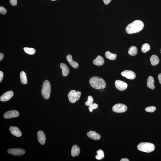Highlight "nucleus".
I'll use <instances>...</instances> for the list:
<instances>
[{
	"mask_svg": "<svg viewBox=\"0 0 161 161\" xmlns=\"http://www.w3.org/2000/svg\"><path fill=\"white\" fill-rule=\"evenodd\" d=\"M144 27V24L142 21L135 20L127 26L126 31L129 34L136 33L141 31Z\"/></svg>",
	"mask_w": 161,
	"mask_h": 161,
	"instance_id": "nucleus-1",
	"label": "nucleus"
},
{
	"mask_svg": "<svg viewBox=\"0 0 161 161\" xmlns=\"http://www.w3.org/2000/svg\"><path fill=\"white\" fill-rule=\"evenodd\" d=\"M89 83L94 88L97 89H105L106 84L105 81L102 78L98 76H93L89 80Z\"/></svg>",
	"mask_w": 161,
	"mask_h": 161,
	"instance_id": "nucleus-2",
	"label": "nucleus"
},
{
	"mask_svg": "<svg viewBox=\"0 0 161 161\" xmlns=\"http://www.w3.org/2000/svg\"><path fill=\"white\" fill-rule=\"evenodd\" d=\"M137 148L141 152L150 153L154 150L155 147L154 145L152 143L141 142L138 144Z\"/></svg>",
	"mask_w": 161,
	"mask_h": 161,
	"instance_id": "nucleus-3",
	"label": "nucleus"
},
{
	"mask_svg": "<svg viewBox=\"0 0 161 161\" xmlns=\"http://www.w3.org/2000/svg\"><path fill=\"white\" fill-rule=\"evenodd\" d=\"M51 92V84L48 80H45L43 83L41 91L42 95L44 98L46 100L49 99Z\"/></svg>",
	"mask_w": 161,
	"mask_h": 161,
	"instance_id": "nucleus-4",
	"label": "nucleus"
},
{
	"mask_svg": "<svg viewBox=\"0 0 161 161\" xmlns=\"http://www.w3.org/2000/svg\"><path fill=\"white\" fill-rule=\"evenodd\" d=\"M81 95V92H76L75 90H72L70 91L68 96L69 101L71 103H74L79 100Z\"/></svg>",
	"mask_w": 161,
	"mask_h": 161,
	"instance_id": "nucleus-5",
	"label": "nucleus"
},
{
	"mask_svg": "<svg viewBox=\"0 0 161 161\" xmlns=\"http://www.w3.org/2000/svg\"><path fill=\"white\" fill-rule=\"evenodd\" d=\"M127 107L126 105L121 103L115 104L112 108L113 111L116 113H123L127 111Z\"/></svg>",
	"mask_w": 161,
	"mask_h": 161,
	"instance_id": "nucleus-6",
	"label": "nucleus"
},
{
	"mask_svg": "<svg viewBox=\"0 0 161 161\" xmlns=\"http://www.w3.org/2000/svg\"><path fill=\"white\" fill-rule=\"evenodd\" d=\"M115 86L117 89L121 91L126 90L128 87V84L126 83L119 80L115 81Z\"/></svg>",
	"mask_w": 161,
	"mask_h": 161,
	"instance_id": "nucleus-7",
	"label": "nucleus"
},
{
	"mask_svg": "<svg viewBox=\"0 0 161 161\" xmlns=\"http://www.w3.org/2000/svg\"><path fill=\"white\" fill-rule=\"evenodd\" d=\"M8 153L16 156H21L25 153V151L21 149H11L7 151Z\"/></svg>",
	"mask_w": 161,
	"mask_h": 161,
	"instance_id": "nucleus-8",
	"label": "nucleus"
},
{
	"mask_svg": "<svg viewBox=\"0 0 161 161\" xmlns=\"http://www.w3.org/2000/svg\"><path fill=\"white\" fill-rule=\"evenodd\" d=\"M19 112L15 110H10L7 111L4 115V118L6 119H10L17 117L19 116Z\"/></svg>",
	"mask_w": 161,
	"mask_h": 161,
	"instance_id": "nucleus-9",
	"label": "nucleus"
},
{
	"mask_svg": "<svg viewBox=\"0 0 161 161\" xmlns=\"http://www.w3.org/2000/svg\"><path fill=\"white\" fill-rule=\"evenodd\" d=\"M121 75L126 78L131 80L134 79L136 77V74L134 72L127 70L123 71Z\"/></svg>",
	"mask_w": 161,
	"mask_h": 161,
	"instance_id": "nucleus-10",
	"label": "nucleus"
},
{
	"mask_svg": "<svg viewBox=\"0 0 161 161\" xmlns=\"http://www.w3.org/2000/svg\"><path fill=\"white\" fill-rule=\"evenodd\" d=\"M14 95V92L12 91H9L5 93L0 98V100L6 102L9 100Z\"/></svg>",
	"mask_w": 161,
	"mask_h": 161,
	"instance_id": "nucleus-11",
	"label": "nucleus"
},
{
	"mask_svg": "<svg viewBox=\"0 0 161 161\" xmlns=\"http://www.w3.org/2000/svg\"><path fill=\"white\" fill-rule=\"evenodd\" d=\"M38 141L42 145L45 144L46 141V136L44 133L42 131H39L37 133Z\"/></svg>",
	"mask_w": 161,
	"mask_h": 161,
	"instance_id": "nucleus-12",
	"label": "nucleus"
},
{
	"mask_svg": "<svg viewBox=\"0 0 161 161\" xmlns=\"http://www.w3.org/2000/svg\"><path fill=\"white\" fill-rule=\"evenodd\" d=\"M87 136L90 139L95 140H99L101 138L100 135L95 131H89L87 133Z\"/></svg>",
	"mask_w": 161,
	"mask_h": 161,
	"instance_id": "nucleus-13",
	"label": "nucleus"
},
{
	"mask_svg": "<svg viewBox=\"0 0 161 161\" xmlns=\"http://www.w3.org/2000/svg\"><path fill=\"white\" fill-rule=\"evenodd\" d=\"M10 131L11 134L17 137H20L22 135L21 131L17 127L11 126L9 129Z\"/></svg>",
	"mask_w": 161,
	"mask_h": 161,
	"instance_id": "nucleus-14",
	"label": "nucleus"
},
{
	"mask_svg": "<svg viewBox=\"0 0 161 161\" xmlns=\"http://www.w3.org/2000/svg\"><path fill=\"white\" fill-rule=\"evenodd\" d=\"M66 59L68 63L72 67L74 68H77L79 67L78 63L76 61H73L72 57L71 54H69L66 56Z\"/></svg>",
	"mask_w": 161,
	"mask_h": 161,
	"instance_id": "nucleus-15",
	"label": "nucleus"
},
{
	"mask_svg": "<svg viewBox=\"0 0 161 161\" xmlns=\"http://www.w3.org/2000/svg\"><path fill=\"white\" fill-rule=\"evenodd\" d=\"M80 149L78 146L76 145L73 146L71 150V155L73 157L77 156L79 155Z\"/></svg>",
	"mask_w": 161,
	"mask_h": 161,
	"instance_id": "nucleus-16",
	"label": "nucleus"
},
{
	"mask_svg": "<svg viewBox=\"0 0 161 161\" xmlns=\"http://www.w3.org/2000/svg\"><path fill=\"white\" fill-rule=\"evenodd\" d=\"M60 67L62 70L63 76L65 77L67 76L70 73L69 69L67 65L64 63H61L60 65Z\"/></svg>",
	"mask_w": 161,
	"mask_h": 161,
	"instance_id": "nucleus-17",
	"label": "nucleus"
},
{
	"mask_svg": "<svg viewBox=\"0 0 161 161\" xmlns=\"http://www.w3.org/2000/svg\"><path fill=\"white\" fill-rule=\"evenodd\" d=\"M93 64L97 66H101L105 63L103 58L100 55H98L97 57L93 61Z\"/></svg>",
	"mask_w": 161,
	"mask_h": 161,
	"instance_id": "nucleus-18",
	"label": "nucleus"
},
{
	"mask_svg": "<svg viewBox=\"0 0 161 161\" xmlns=\"http://www.w3.org/2000/svg\"><path fill=\"white\" fill-rule=\"evenodd\" d=\"M154 79L152 76H149L147 79V86L151 89H154L155 88L154 85Z\"/></svg>",
	"mask_w": 161,
	"mask_h": 161,
	"instance_id": "nucleus-19",
	"label": "nucleus"
},
{
	"mask_svg": "<svg viewBox=\"0 0 161 161\" xmlns=\"http://www.w3.org/2000/svg\"><path fill=\"white\" fill-rule=\"evenodd\" d=\"M150 61L151 64L153 66L158 64L160 61L158 56L155 55H153L151 57Z\"/></svg>",
	"mask_w": 161,
	"mask_h": 161,
	"instance_id": "nucleus-20",
	"label": "nucleus"
},
{
	"mask_svg": "<svg viewBox=\"0 0 161 161\" xmlns=\"http://www.w3.org/2000/svg\"><path fill=\"white\" fill-rule=\"evenodd\" d=\"M105 56L108 59L111 60H114L116 59L117 55L115 54L111 53L109 51H107L105 53Z\"/></svg>",
	"mask_w": 161,
	"mask_h": 161,
	"instance_id": "nucleus-21",
	"label": "nucleus"
},
{
	"mask_svg": "<svg viewBox=\"0 0 161 161\" xmlns=\"http://www.w3.org/2000/svg\"><path fill=\"white\" fill-rule=\"evenodd\" d=\"M20 78L21 82L22 84H26L27 83V80L26 74L24 71H22L20 73Z\"/></svg>",
	"mask_w": 161,
	"mask_h": 161,
	"instance_id": "nucleus-22",
	"label": "nucleus"
},
{
	"mask_svg": "<svg viewBox=\"0 0 161 161\" xmlns=\"http://www.w3.org/2000/svg\"><path fill=\"white\" fill-rule=\"evenodd\" d=\"M137 48L135 46H131L129 48L128 53L131 56H136L138 53Z\"/></svg>",
	"mask_w": 161,
	"mask_h": 161,
	"instance_id": "nucleus-23",
	"label": "nucleus"
},
{
	"mask_svg": "<svg viewBox=\"0 0 161 161\" xmlns=\"http://www.w3.org/2000/svg\"><path fill=\"white\" fill-rule=\"evenodd\" d=\"M97 154L95 158L97 160H102L104 157V153L103 151L101 149H100L97 151Z\"/></svg>",
	"mask_w": 161,
	"mask_h": 161,
	"instance_id": "nucleus-24",
	"label": "nucleus"
},
{
	"mask_svg": "<svg viewBox=\"0 0 161 161\" xmlns=\"http://www.w3.org/2000/svg\"><path fill=\"white\" fill-rule=\"evenodd\" d=\"M150 47L148 44L144 43L142 45L141 51L143 53H145L150 50Z\"/></svg>",
	"mask_w": 161,
	"mask_h": 161,
	"instance_id": "nucleus-25",
	"label": "nucleus"
},
{
	"mask_svg": "<svg viewBox=\"0 0 161 161\" xmlns=\"http://www.w3.org/2000/svg\"><path fill=\"white\" fill-rule=\"evenodd\" d=\"M24 50L26 53L29 55H34L36 52L35 50L33 48L25 47L24 48Z\"/></svg>",
	"mask_w": 161,
	"mask_h": 161,
	"instance_id": "nucleus-26",
	"label": "nucleus"
},
{
	"mask_svg": "<svg viewBox=\"0 0 161 161\" xmlns=\"http://www.w3.org/2000/svg\"><path fill=\"white\" fill-rule=\"evenodd\" d=\"M94 99L91 96H89L88 97V100L87 102H85V105L87 106L92 105L93 103Z\"/></svg>",
	"mask_w": 161,
	"mask_h": 161,
	"instance_id": "nucleus-27",
	"label": "nucleus"
},
{
	"mask_svg": "<svg viewBox=\"0 0 161 161\" xmlns=\"http://www.w3.org/2000/svg\"><path fill=\"white\" fill-rule=\"evenodd\" d=\"M156 109V108L155 106H151L146 107L145 110L146 112L153 113L155 111Z\"/></svg>",
	"mask_w": 161,
	"mask_h": 161,
	"instance_id": "nucleus-28",
	"label": "nucleus"
},
{
	"mask_svg": "<svg viewBox=\"0 0 161 161\" xmlns=\"http://www.w3.org/2000/svg\"><path fill=\"white\" fill-rule=\"evenodd\" d=\"M98 107V105L96 103H93L89 106V111L92 112L94 109H95L97 108Z\"/></svg>",
	"mask_w": 161,
	"mask_h": 161,
	"instance_id": "nucleus-29",
	"label": "nucleus"
},
{
	"mask_svg": "<svg viewBox=\"0 0 161 161\" xmlns=\"http://www.w3.org/2000/svg\"><path fill=\"white\" fill-rule=\"evenodd\" d=\"M7 13L6 9L3 6H1L0 7V13L2 14L5 15Z\"/></svg>",
	"mask_w": 161,
	"mask_h": 161,
	"instance_id": "nucleus-30",
	"label": "nucleus"
},
{
	"mask_svg": "<svg viewBox=\"0 0 161 161\" xmlns=\"http://www.w3.org/2000/svg\"><path fill=\"white\" fill-rule=\"evenodd\" d=\"M10 4L13 6H15L17 4V0H10Z\"/></svg>",
	"mask_w": 161,
	"mask_h": 161,
	"instance_id": "nucleus-31",
	"label": "nucleus"
},
{
	"mask_svg": "<svg viewBox=\"0 0 161 161\" xmlns=\"http://www.w3.org/2000/svg\"><path fill=\"white\" fill-rule=\"evenodd\" d=\"M4 77V73L2 71H0V82H1Z\"/></svg>",
	"mask_w": 161,
	"mask_h": 161,
	"instance_id": "nucleus-32",
	"label": "nucleus"
},
{
	"mask_svg": "<svg viewBox=\"0 0 161 161\" xmlns=\"http://www.w3.org/2000/svg\"><path fill=\"white\" fill-rule=\"evenodd\" d=\"M104 4L106 5H107L109 4L111 0H103Z\"/></svg>",
	"mask_w": 161,
	"mask_h": 161,
	"instance_id": "nucleus-33",
	"label": "nucleus"
},
{
	"mask_svg": "<svg viewBox=\"0 0 161 161\" xmlns=\"http://www.w3.org/2000/svg\"><path fill=\"white\" fill-rule=\"evenodd\" d=\"M4 57V55L3 53H0V61H1L3 59Z\"/></svg>",
	"mask_w": 161,
	"mask_h": 161,
	"instance_id": "nucleus-34",
	"label": "nucleus"
},
{
	"mask_svg": "<svg viewBox=\"0 0 161 161\" xmlns=\"http://www.w3.org/2000/svg\"><path fill=\"white\" fill-rule=\"evenodd\" d=\"M158 78L159 82L161 84V73L159 74L158 76Z\"/></svg>",
	"mask_w": 161,
	"mask_h": 161,
	"instance_id": "nucleus-35",
	"label": "nucleus"
},
{
	"mask_svg": "<svg viewBox=\"0 0 161 161\" xmlns=\"http://www.w3.org/2000/svg\"><path fill=\"white\" fill-rule=\"evenodd\" d=\"M121 161H129V159L126 158H123L121 159Z\"/></svg>",
	"mask_w": 161,
	"mask_h": 161,
	"instance_id": "nucleus-36",
	"label": "nucleus"
},
{
	"mask_svg": "<svg viewBox=\"0 0 161 161\" xmlns=\"http://www.w3.org/2000/svg\"><path fill=\"white\" fill-rule=\"evenodd\" d=\"M51 1H56V0H51Z\"/></svg>",
	"mask_w": 161,
	"mask_h": 161,
	"instance_id": "nucleus-37",
	"label": "nucleus"
},
{
	"mask_svg": "<svg viewBox=\"0 0 161 161\" xmlns=\"http://www.w3.org/2000/svg\"><path fill=\"white\" fill-rule=\"evenodd\" d=\"M160 53H161V50H160Z\"/></svg>",
	"mask_w": 161,
	"mask_h": 161,
	"instance_id": "nucleus-38",
	"label": "nucleus"
}]
</instances>
